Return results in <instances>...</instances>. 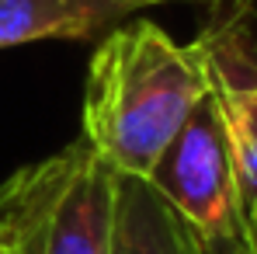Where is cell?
<instances>
[{
  "instance_id": "cell-3",
  "label": "cell",
  "mask_w": 257,
  "mask_h": 254,
  "mask_svg": "<svg viewBox=\"0 0 257 254\" xmlns=\"http://www.w3.org/2000/svg\"><path fill=\"white\" fill-rule=\"evenodd\" d=\"M191 49L226 126L240 195V230L257 251V7L243 4L205 14Z\"/></svg>"
},
{
  "instance_id": "cell-4",
  "label": "cell",
  "mask_w": 257,
  "mask_h": 254,
  "mask_svg": "<svg viewBox=\"0 0 257 254\" xmlns=\"http://www.w3.org/2000/svg\"><path fill=\"white\" fill-rule=\"evenodd\" d=\"M202 240L240 230L236 171L222 115L205 94L143 178Z\"/></svg>"
},
{
  "instance_id": "cell-6",
  "label": "cell",
  "mask_w": 257,
  "mask_h": 254,
  "mask_svg": "<svg viewBox=\"0 0 257 254\" xmlns=\"http://www.w3.org/2000/svg\"><path fill=\"white\" fill-rule=\"evenodd\" d=\"M111 254H202V244L143 178L118 174Z\"/></svg>"
},
{
  "instance_id": "cell-5",
  "label": "cell",
  "mask_w": 257,
  "mask_h": 254,
  "mask_svg": "<svg viewBox=\"0 0 257 254\" xmlns=\"http://www.w3.org/2000/svg\"><path fill=\"white\" fill-rule=\"evenodd\" d=\"M136 11V0H0V49L45 39H104Z\"/></svg>"
},
{
  "instance_id": "cell-8",
  "label": "cell",
  "mask_w": 257,
  "mask_h": 254,
  "mask_svg": "<svg viewBox=\"0 0 257 254\" xmlns=\"http://www.w3.org/2000/svg\"><path fill=\"white\" fill-rule=\"evenodd\" d=\"M139 11L143 7H157V4H191V7H202L205 14L212 11H229V7H243V4H254V0H136Z\"/></svg>"
},
{
  "instance_id": "cell-2",
  "label": "cell",
  "mask_w": 257,
  "mask_h": 254,
  "mask_svg": "<svg viewBox=\"0 0 257 254\" xmlns=\"http://www.w3.org/2000/svg\"><path fill=\"white\" fill-rule=\"evenodd\" d=\"M118 174L84 136L11 174L0 212L7 254H111Z\"/></svg>"
},
{
  "instance_id": "cell-7",
  "label": "cell",
  "mask_w": 257,
  "mask_h": 254,
  "mask_svg": "<svg viewBox=\"0 0 257 254\" xmlns=\"http://www.w3.org/2000/svg\"><path fill=\"white\" fill-rule=\"evenodd\" d=\"M195 237H198V233H195ZM198 244H202V254H257L254 247L247 244L243 230L226 233V237H212V240H202V237H198Z\"/></svg>"
},
{
  "instance_id": "cell-9",
  "label": "cell",
  "mask_w": 257,
  "mask_h": 254,
  "mask_svg": "<svg viewBox=\"0 0 257 254\" xmlns=\"http://www.w3.org/2000/svg\"><path fill=\"white\" fill-rule=\"evenodd\" d=\"M7 199H11V178L0 185V212H4V206H7ZM0 254H7V247L0 244Z\"/></svg>"
},
{
  "instance_id": "cell-1",
  "label": "cell",
  "mask_w": 257,
  "mask_h": 254,
  "mask_svg": "<svg viewBox=\"0 0 257 254\" xmlns=\"http://www.w3.org/2000/svg\"><path fill=\"white\" fill-rule=\"evenodd\" d=\"M205 94L209 80L191 45L153 21H125L97 42L87 66L80 136L115 174L146 178Z\"/></svg>"
}]
</instances>
